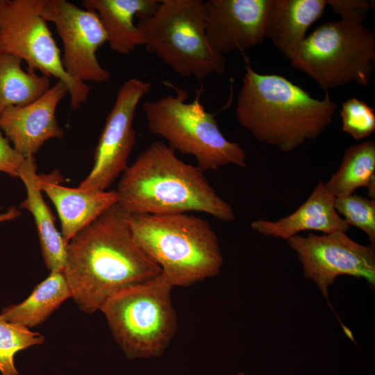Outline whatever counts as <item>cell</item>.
Here are the masks:
<instances>
[{"label": "cell", "mask_w": 375, "mask_h": 375, "mask_svg": "<svg viewBox=\"0 0 375 375\" xmlns=\"http://www.w3.org/2000/svg\"><path fill=\"white\" fill-rule=\"evenodd\" d=\"M298 255L303 275L313 281L327 298L328 289L342 275L363 278L375 285V247L360 244L344 232L307 236L296 235L287 240Z\"/></svg>", "instance_id": "cell-10"}, {"label": "cell", "mask_w": 375, "mask_h": 375, "mask_svg": "<svg viewBox=\"0 0 375 375\" xmlns=\"http://www.w3.org/2000/svg\"><path fill=\"white\" fill-rule=\"evenodd\" d=\"M133 238L173 287L218 275L224 258L210 224L189 213L129 214Z\"/></svg>", "instance_id": "cell-4"}, {"label": "cell", "mask_w": 375, "mask_h": 375, "mask_svg": "<svg viewBox=\"0 0 375 375\" xmlns=\"http://www.w3.org/2000/svg\"><path fill=\"white\" fill-rule=\"evenodd\" d=\"M137 25L146 50L179 76L201 80L225 72L226 56L206 37L203 1L160 0L156 11Z\"/></svg>", "instance_id": "cell-7"}, {"label": "cell", "mask_w": 375, "mask_h": 375, "mask_svg": "<svg viewBox=\"0 0 375 375\" xmlns=\"http://www.w3.org/2000/svg\"><path fill=\"white\" fill-rule=\"evenodd\" d=\"M69 94L67 85L58 81L35 101L24 106L12 107L0 116V128L25 158L33 156L52 138L60 139L64 131L56 117L60 101Z\"/></svg>", "instance_id": "cell-14"}, {"label": "cell", "mask_w": 375, "mask_h": 375, "mask_svg": "<svg viewBox=\"0 0 375 375\" xmlns=\"http://www.w3.org/2000/svg\"><path fill=\"white\" fill-rule=\"evenodd\" d=\"M374 2L369 0H327V5L340 17V20L363 24Z\"/></svg>", "instance_id": "cell-26"}, {"label": "cell", "mask_w": 375, "mask_h": 375, "mask_svg": "<svg viewBox=\"0 0 375 375\" xmlns=\"http://www.w3.org/2000/svg\"><path fill=\"white\" fill-rule=\"evenodd\" d=\"M57 171L38 175V183L54 204L65 244L103 212L117 203L116 190L87 192L63 186Z\"/></svg>", "instance_id": "cell-15"}, {"label": "cell", "mask_w": 375, "mask_h": 375, "mask_svg": "<svg viewBox=\"0 0 375 375\" xmlns=\"http://www.w3.org/2000/svg\"><path fill=\"white\" fill-rule=\"evenodd\" d=\"M174 95H165L143 104L149 131L158 135L175 151L194 156L203 171H216L234 165L247 166V154L241 145L222 133L214 113L201 103L203 86L195 99L188 102V92L172 85Z\"/></svg>", "instance_id": "cell-5"}, {"label": "cell", "mask_w": 375, "mask_h": 375, "mask_svg": "<svg viewBox=\"0 0 375 375\" xmlns=\"http://www.w3.org/2000/svg\"><path fill=\"white\" fill-rule=\"evenodd\" d=\"M129 214L117 203L67 244L64 276L83 312L100 310L113 295L161 273L136 243Z\"/></svg>", "instance_id": "cell-1"}, {"label": "cell", "mask_w": 375, "mask_h": 375, "mask_svg": "<svg viewBox=\"0 0 375 375\" xmlns=\"http://www.w3.org/2000/svg\"><path fill=\"white\" fill-rule=\"evenodd\" d=\"M22 60L0 53V116L9 108L24 106L42 97L51 85V78L22 67Z\"/></svg>", "instance_id": "cell-22"}, {"label": "cell", "mask_w": 375, "mask_h": 375, "mask_svg": "<svg viewBox=\"0 0 375 375\" xmlns=\"http://www.w3.org/2000/svg\"><path fill=\"white\" fill-rule=\"evenodd\" d=\"M340 115L342 131L353 139L360 140L375 131L374 108L356 97L342 103Z\"/></svg>", "instance_id": "cell-25"}, {"label": "cell", "mask_w": 375, "mask_h": 375, "mask_svg": "<svg viewBox=\"0 0 375 375\" xmlns=\"http://www.w3.org/2000/svg\"><path fill=\"white\" fill-rule=\"evenodd\" d=\"M26 158L18 153L2 134L0 128V172L12 178L19 177V170Z\"/></svg>", "instance_id": "cell-27"}, {"label": "cell", "mask_w": 375, "mask_h": 375, "mask_svg": "<svg viewBox=\"0 0 375 375\" xmlns=\"http://www.w3.org/2000/svg\"><path fill=\"white\" fill-rule=\"evenodd\" d=\"M69 298L71 292L63 272H51L27 298L5 307L0 315L8 322L31 328L45 322Z\"/></svg>", "instance_id": "cell-20"}, {"label": "cell", "mask_w": 375, "mask_h": 375, "mask_svg": "<svg viewBox=\"0 0 375 375\" xmlns=\"http://www.w3.org/2000/svg\"><path fill=\"white\" fill-rule=\"evenodd\" d=\"M159 0H83L85 9L94 11L106 33L110 49L119 54H128L143 45V38L135 17L142 19L157 9Z\"/></svg>", "instance_id": "cell-18"}, {"label": "cell", "mask_w": 375, "mask_h": 375, "mask_svg": "<svg viewBox=\"0 0 375 375\" xmlns=\"http://www.w3.org/2000/svg\"><path fill=\"white\" fill-rule=\"evenodd\" d=\"M151 88L145 81L131 78L119 88L96 147L94 165L78 187L103 192L124 172L135 143L133 119L141 99Z\"/></svg>", "instance_id": "cell-11"}, {"label": "cell", "mask_w": 375, "mask_h": 375, "mask_svg": "<svg viewBox=\"0 0 375 375\" xmlns=\"http://www.w3.org/2000/svg\"><path fill=\"white\" fill-rule=\"evenodd\" d=\"M36 169L34 156L26 157L19 173L26 190V197L19 208L27 210L34 218L46 267L50 272H63L67 244L57 230L55 217L42 195Z\"/></svg>", "instance_id": "cell-19"}, {"label": "cell", "mask_w": 375, "mask_h": 375, "mask_svg": "<svg viewBox=\"0 0 375 375\" xmlns=\"http://www.w3.org/2000/svg\"><path fill=\"white\" fill-rule=\"evenodd\" d=\"M46 22L55 24L63 45L61 58L66 73L85 83H106L110 72L98 61L96 53L107 42L98 15L67 0H47L42 10Z\"/></svg>", "instance_id": "cell-12"}, {"label": "cell", "mask_w": 375, "mask_h": 375, "mask_svg": "<svg viewBox=\"0 0 375 375\" xmlns=\"http://www.w3.org/2000/svg\"><path fill=\"white\" fill-rule=\"evenodd\" d=\"M290 60L326 92L351 83L367 87L375 65V35L363 24L327 22L306 36Z\"/></svg>", "instance_id": "cell-8"}, {"label": "cell", "mask_w": 375, "mask_h": 375, "mask_svg": "<svg viewBox=\"0 0 375 375\" xmlns=\"http://www.w3.org/2000/svg\"><path fill=\"white\" fill-rule=\"evenodd\" d=\"M271 0H206V33L210 46L225 56L243 52L265 38Z\"/></svg>", "instance_id": "cell-13"}, {"label": "cell", "mask_w": 375, "mask_h": 375, "mask_svg": "<svg viewBox=\"0 0 375 375\" xmlns=\"http://www.w3.org/2000/svg\"><path fill=\"white\" fill-rule=\"evenodd\" d=\"M173 288L161 272L117 292L101 308L127 358L159 357L171 344L178 328Z\"/></svg>", "instance_id": "cell-6"}, {"label": "cell", "mask_w": 375, "mask_h": 375, "mask_svg": "<svg viewBox=\"0 0 375 375\" xmlns=\"http://www.w3.org/2000/svg\"><path fill=\"white\" fill-rule=\"evenodd\" d=\"M336 108L328 91L322 99L313 98L286 78L259 74L247 62L236 116L258 141L283 152L294 150L327 128Z\"/></svg>", "instance_id": "cell-3"}, {"label": "cell", "mask_w": 375, "mask_h": 375, "mask_svg": "<svg viewBox=\"0 0 375 375\" xmlns=\"http://www.w3.org/2000/svg\"><path fill=\"white\" fill-rule=\"evenodd\" d=\"M327 6V0H271L265 38L290 60Z\"/></svg>", "instance_id": "cell-17"}, {"label": "cell", "mask_w": 375, "mask_h": 375, "mask_svg": "<svg viewBox=\"0 0 375 375\" xmlns=\"http://www.w3.org/2000/svg\"><path fill=\"white\" fill-rule=\"evenodd\" d=\"M235 375H246L244 372H239Z\"/></svg>", "instance_id": "cell-29"}, {"label": "cell", "mask_w": 375, "mask_h": 375, "mask_svg": "<svg viewBox=\"0 0 375 375\" xmlns=\"http://www.w3.org/2000/svg\"><path fill=\"white\" fill-rule=\"evenodd\" d=\"M20 215L21 211L19 209L10 206L5 212L0 214V223L14 220Z\"/></svg>", "instance_id": "cell-28"}, {"label": "cell", "mask_w": 375, "mask_h": 375, "mask_svg": "<svg viewBox=\"0 0 375 375\" xmlns=\"http://www.w3.org/2000/svg\"><path fill=\"white\" fill-rule=\"evenodd\" d=\"M47 0H0V53L15 56L28 69L55 77L67 87L70 106L81 108L91 88L65 71L60 50L42 16Z\"/></svg>", "instance_id": "cell-9"}, {"label": "cell", "mask_w": 375, "mask_h": 375, "mask_svg": "<svg viewBox=\"0 0 375 375\" xmlns=\"http://www.w3.org/2000/svg\"><path fill=\"white\" fill-rule=\"evenodd\" d=\"M335 197L353 194L360 188L368 189L369 198L375 199V142L366 140L344 151L338 169L325 183Z\"/></svg>", "instance_id": "cell-21"}, {"label": "cell", "mask_w": 375, "mask_h": 375, "mask_svg": "<svg viewBox=\"0 0 375 375\" xmlns=\"http://www.w3.org/2000/svg\"><path fill=\"white\" fill-rule=\"evenodd\" d=\"M335 208L349 226L360 229L375 244V199L351 194L335 197Z\"/></svg>", "instance_id": "cell-24"}, {"label": "cell", "mask_w": 375, "mask_h": 375, "mask_svg": "<svg viewBox=\"0 0 375 375\" xmlns=\"http://www.w3.org/2000/svg\"><path fill=\"white\" fill-rule=\"evenodd\" d=\"M335 199L325 183L319 181L294 212L277 221L255 220L251 227L260 234L286 240L303 231L347 233L349 225L336 211Z\"/></svg>", "instance_id": "cell-16"}, {"label": "cell", "mask_w": 375, "mask_h": 375, "mask_svg": "<svg viewBox=\"0 0 375 375\" xmlns=\"http://www.w3.org/2000/svg\"><path fill=\"white\" fill-rule=\"evenodd\" d=\"M44 337L17 323L8 322L0 315V372L2 375H20L14 362L15 354L30 347L40 345Z\"/></svg>", "instance_id": "cell-23"}, {"label": "cell", "mask_w": 375, "mask_h": 375, "mask_svg": "<svg viewBox=\"0 0 375 375\" xmlns=\"http://www.w3.org/2000/svg\"><path fill=\"white\" fill-rule=\"evenodd\" d=\"M117 203L128 214L199 212L225 222L235 217L198 166L180 160L167 144L156 141L121 175Z\"/></svg>", "instance_id": "cell-2"}]
</instances>
